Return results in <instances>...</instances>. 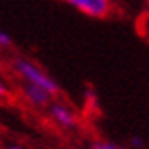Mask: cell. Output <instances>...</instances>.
<instances>
[{"label": "cell", "instance_id": "1", "mask_svg": "<svg viewBox=\"0 0 149 149\" xmlns=\"http://www.w3.org/2000/svg\"><path fill=\"white\" fill-rule=\"evenodd\" d=\"M13 69L17 71V74L24 82L42 87L44 91H47L51 96H56L58 93H60V87H58L56 82L51 78L47 73H44L38 65H35L31 60H26V58H17V60H13Z\"/></svg>", "mask_w": 149, "mask_h": 149}, {"label": "cell", "instance_id": "2", "mask_svg": "<svg viewBox=\"0 0 149 149\" xmlns=\"http://www.w3.org/2000/svg\"><path fill=\"white\" fill-rule=\"evenodd\" d=\"M64 2L91 18H107L115 11L113 0H64Z\"/></svg>", "mask_w": 149, "mask_h": 149}, {"label": "cell", "instance_id": "3", "mask_svg": "<svg viewBox=\"0 0 149 149\" xmlns=\"http://www.w3.org/2000/svg\"><path fill=\"white\" fill-rule=\"evenodd\" d=\"M49 116H51V120L62 129H73V127H77V124H78L73 109H69L68 106H64L60 102H53L49 106Z\"/></svg>", "mask_w": 149, "mask_h": 149}, {"label": "cell", "instance_id": "4", "mask_svg": "<svg viewBox=\"0 0 149 149\" xmlns=\"http://www.w3.org/2000/svg\"><path fill=\"white\" fill-rule=\"evenodd\" d=\"M20 89H22V96H24L27 100V104H31L33 107H46V106H49L51 98H53V96L47 91H44L42 87L27 84V82H24Z\"/></svg>", "mask_w": 149, "mask_h": 149}, {"label": "cell", "instance_id": "5", "mask_svg": "<svg viewBox=\"0 0 149 149\" xmlns=\"http://www.w3.org/2000/svg\"><path fill=\"white\" fill-rule=\"evenodd\" d=\"M136 29L144 38L149 40V0H146L142 11H140L138 18H136Z\"/></svg>", "mask_w": 149, "mask_h": 149}, {"label": "cell", "instance_id": "6", "mask_svg": "<svg viewBox=\"0 0 149 149\" xmlns=\"http://www.w3.org/2000/svg\"><path fill=\"white\" fill-rule=\"evenodd\" d=\"M91 149H129V147L115 144V142H109V140H95L91 144Z\"/></svg>", "mask_w": 149, "mask_h": 149}, {"label": "cell", "instance_id": "7", "mask_svg": "<svg viewBox=\"0 0 149 149\" xmlns=\"http://www.w3.org/2000/svg\"><path fill=\"white\" fill-rule=\"evenodd\" d=\"M7 46H11V38L0 29V47H7Z\"/></svg>", "mask_w": 149, "mask_h": 149}, {"label": "cell", "instance_id": "8", "mask_svg": "<svg viewBox=\"0 0 149 149\" xmlns=\"http://www.w3.org/2000/svg\"><path fill=\"white\" fill-rule=\"evenodd\" d=\"M142 146H144V142L135 136V138H131V147L129 149H142Z\"/></svg>", "mask_w": 149, "mask_h": 149}, {"label": "cell", "instance_id": "9", "mask_svg": "<svg viewBox=\"0 0 149 149\" xmlns=\"http://www.w3.org/2000/svg\"><path fill=\"white\" fill-rule=\"evenodd\" d=\"M7 95V86L4 84V80L0 78V96H6Z\"/></svg>", "mask_w": 149, "mask_h": 149}, {"label": "cell", "instance_id": "10", "mask_svg": "<svg viewBox=\"0 0 149 149\" xmlns=\"http://www.w3.org/2000/svg\"><path fill=\"white\" fill-rule=\"evenodd\" d=\"M6 149H20V147H6Z\"/></svg>", "mask_w": 149, "mask_h": 149}]
</instances>
